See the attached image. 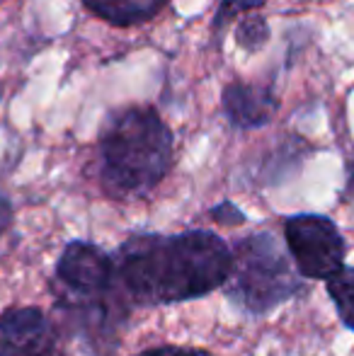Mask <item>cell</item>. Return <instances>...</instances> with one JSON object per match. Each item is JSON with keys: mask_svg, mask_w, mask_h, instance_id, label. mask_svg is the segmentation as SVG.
<instances>
[{"mask_svg": "<svg viewBox=\"0 0 354 356\" xmlns=\"http://www.w3.org/2000/svg\"><path fill=\"white\" fill-rule=\"evenodd\" d=\"M112 257L117 286L134 308L204 298L226 286L233 267L231 245L204 228L131 235Z\"/></svg>", "mask_w": 354, "mask_h": 356, "instance_id": "cell-1", "label": "cell"}, {"mask_svg": "<svg viewBox=\"0 0 354 356\" xmlns=\"http://www.w3.org/2000/svg\"><path fill=\"white\" fill-rule=\"evenodd\" d=\"M54 308L61 325L95 356L119 347L129 303L117 286L114 257L90 240H71L51 277Z\"/></svg>", "mask_w": 354, "mask_h": 356, "instance_id": "cell-2", "label": "cell"}, {"mask_svg": "<svg viewBox=\"0 0 354 356\" xmlns=\"http://www.w3.org/2000/svg\"><path fill=\"white\" fill-rule=\"evenodd\" d=\"M97 184L114 202L153 194L175 165V134L156 107L127 104L104 117L95 150Z\"/></svg>", "mask_w": 354, "mask_h": 356, "instance_id": "cell-3", "label": "cell"}, {"mask_svg": "<svg viewBox=\"0 0 354 356\" xmlns=\"http://www.w3.org/2000/svg\"><path fill=\"white\" fill-rule=\"evenodd\" d=\"M223 293L246 315L262 318L303 291V279L272 233H252L233 245Z\"/></svg>", "mask_w": 354, "mask_h": 356, "instance_id": "cell-4", "label": "cell"}, {"mask_svg": "<svg viewBox=\"0 0 354 356\" xmlns=\"http://www.w3.org/2000/svg\"><path fill=\"white\" fill-rule=\"evenodd\" d=\"M284 243L301 279L328 282L345 267V238L335 220L323 213L289 216L284 220Z\"/></svg>", "mask_w": 354, "mask_h": 356, "instance_id": "cell-5", "label": "cell"}, {"mask_svg": "<svg viewBox=\"0 0 354 356\" xmlns=\"http://www.w3.org/2000/svg\"><path fill=\"white\" fill-rule=\"evenodd\" d=\"M61 330L37 305H13L0 313V356H63Z\"/></svg>", "mask_w": 354, "mask_h": 356, "instance_id": "cell-6", "label": "cell"}, {"mask_svg": "<svg viewBox=\"0 0 354 356\" xmlns=\"http://www.w3.org/2000/svg\"><path fill=\"white\" fill-rule=\"evenodd\" d=\"M221 107L233 127L250 131V129H262L272 122L279 109V99L265 85L236 80L223 88Z\"/></svg>", "mask_w": 354, "mask_h": 356, "instance_id": "cell-7", "label": "cell"}, {"mask_svg": "<svg viewBox=\"0 0 354 356\" xmlns=\"http://www.w3.org/2000/svg\"><path fill=\"white\" fill-rule=\"evenodd\" d=\"M170 0H83V5L114 27H134L153 19Z\"/></svg>", "mask_w": 354, "mask_h": 356, "instance_id": "cell-8", "label": "cell"}, {"mask_svg": "<svg viewBox=\"0 0 354 356\" xmlns=\"http://www.w3.org/2000/svg\"><path fill=\"white\" fill-rule=\"evenodd\" d=\"M328 296L337 310V318L345 327L354 332V267H342L337 274H332L325 282Z\"/></svg>", "mask_w": 354, "mask_h": 356, "instance_id": "cell-9", "label": "cell"}, {"mask_svg": "<svg viewBox=\"0 0 354 356\" xmlns=\"http://www.w3.org/2000/svg\"><path fill=\"white\" fill-rule=\"evenodd\" d=\"M269 42V24L262 15L248 13L243 15V19L236 27V44L248 54L260 51L262 47Z\"/></svg>", "mask_w": 354, "mask_h": 356, "instance_id": "cell-10", "label": "cell"}, {"mask_svg": "<svg viewBox=\"0 0 354 356\" xmlns=\"http://www.w3.org/2000/svg\"><path fill=\"white\" fill-rule=\"evenodd\" d=\"M265 3H267V0H221L216 15H214V19H211L214 34H221L223 27H226L228 22H233L238 15L255 13V10H260Z\"/></svg>", "mask_w": 354, "mask_h": 356, "instance_id": "cell-11", "label": "cell"}, {"mask_svg": "<svg viewBox=\"0 0 354 356\" xmlns=\"http://www.w3.org/2000/svg\"><path fill=\"white\" fill-rule=\"evenodd\" d=\"M211 218L216 223H223V225H243L246 223V213L236 207L233 202H221L211 209Z\"/></svg>", "mask_w": 354, "mask_h": 356, "instance_id": "cell-12", "label": "cell"}, {"mask_svg": "<svg viewBox=\"0 0 354 356\" xmlns=\"http://www.w3.org/2000/svg\"><path fill=\"white\" fill-rule=\"evenodd\" d=\"M136 356H214L207 349H197V347H177V344H163V347H151L143 349Z\"/></svg>", "mask_w": 354, "mask_h": 356, "instance_id": "cell-13", "label": "cell"}, {"mask_svg": "<svg viewBox=\"0 0 354 356\" xmlns=\"http://www.w3.org/2000/svg\"><path fill=\"white\" fill-rule=\"evenodd\" d=\"M13 218H15V207L13 202H10L8 194L0 192V235L5 233V230L13 225Z\"/></svg>", "mask_w": 354, "mask_h": 356, "instance_id": "cell-14", "label": "cell"}, {"mask_svg": "<svg viewBox=\"0 0 354 356\" xmlns=\"http://www.w3.org/2000/svg\"><path fill=\"white\" fill-rule=\"evenodd\" d=\"M0 99H3V85H0Z\"/></svg>", "mask_w": 354, "mask_h": 356, "instance_id": "cell-15", "label": "cell"}, {"mask_svg": "<svg viewBox=\"0 0 354 356\" xmlns=\"http://www.w3.org/2000/svg\"><path fill=\"white\" fill-rule=\"evenodd\" d=\"M0 3H3V0H0Z\"/></svg>", "mask_w": 354, "mask_h": 356, "instance_id": "cell-16", "label": "cell"}, {"mask_svg": "<svg viewBox=\"0 0 354 356\" xmlns=\"http://www.w3.org/2000/svg\"><path fill=\"white\" fill-rule=\"evenodd\" d=\"M63 356H66V354H63Z\"/></svg>", "mask_w": 354, "mask_h": 356, "instance_id": "cell-17", "label": "cell"}]
</instances>
